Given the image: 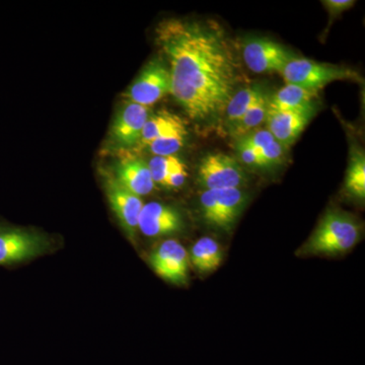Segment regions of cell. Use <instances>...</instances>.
Instances as JSON below:
<instances>
[{"mask_svg": "<svg viewBox=\"0 0 365 365\" xmlns=\"http://www.w3.org/2000/svg\"><path fill=\"white\" fill-rule=\"evenodd\" d=\"M155 42L169 61L170 93L191 119L225 112L239 81L234 50L215 24L163 21Z\"/></svg>", "mask_w": 365, "mask_h": 365, "instance_id": "cell-1", "label": "cell"}, {"mask_svg": "<svg viewBox=\"0 0 365 365\" xmlns=\"http://www.w3.org/2000/svg\"><path fill=\"white\" fill-rule=\"evenodd\" d=\"M52 249L51 240L43 232L0 222V266L24 263Z\"/></svg>", "mask_w": 365, "mask_h": 365, "instance_id": "cell-2", "label": "cell"}, {"mask_svg": "<svg viewBox=\"0 0 365 365\" xmlns=\"http://www.w3.org/2000/svg\"><path fill=\"white\" fill-rule=\"evenodd\" d=\"M359 225L350 216L338 211H330L322 220L306 247L314 254L344 253L359 242Z\"/></svg>", "mask_w": 365, "mask_h": 365, "instance_id": "cell-3", "label": "cell"}, {"mask_svg": "<svg viewBox=\"0 0 365 365\" xmlns=\"http://www.w3.org/2000/svg\"><path fill=\"white\" fill-rule=\"evenodd\" d=\"M280 73L287 83L317 91L336 81H362L361 76L352 69L295 57Z\"/></svg>", "mask_w": 365, "mask_h": 365, "instance_id": "cell-4", "label": "cell"}, {"mask_svg": "<svg viewBox=\"0 0 365 365\" xmlns=\"http://www.w3.org/2000/svg\"><path fill=\"white\" fill-rule=\"evenodd\" d=\"M200 203L206 222L228 232L246 205L247 195L241 188L206 190Z\"/></svg>", "mask_w": 365, "mask_h": 365, "instance_id": "cell-5", "label": "cell"}, {"mask_svg": "<svg viewBox=\"0 0 365 365\" xmlns=\"http://www.w3.org/2000/svg\"><path fill=\"white\" fill-rule=\"evenodd\" d=\"M170 93L169 67L162 60L153 59L146 64L125 96L129 103L150 107Z\"/></svg>", "mask_w": 365, "mask_h": 365, "instance_id": "cell-6", "label": "cell"}, {"mask_svg": "<svg viewBox=\"0 0 365 365\" xmlns=\"http://www.w3.org/2000/svg\"><path fill=\"white\" fill-rule=\"evenodd\" d=\"M199 182L206 190L241 188L246 174L237 160L225 153H210L198 168Z\"/></svg>", "mask_w": 365, "mask_h": 365, "instance_id": "cell-7", "label": "cell"}, {"mask_svg": "<svg viewBox=\"0 0 365 365\" xmlns=\"http://www.w3.org/2000/svg\"><path fill=\"white\" fill-rule=\"evenodd\" d=\"M242 58L247 66L256 73H280L294 56L279 43L265 38H256L244 45Z\"/></svg>", "mask_w": 365, "mask_h": 365, "instance_id": "cell-8", "label": "cell"}, {"mask_svg": "<svg viewBox=\"0 0 365 365\" xmlns=\"http://www.w3.org/2000/svg\"><path fill=\"white\" fill-rule=\"evenodd\" d=\"M105 188L112 210L129 239L133 241L138 230L139 216L144 206L141 197L124 188L116 178L110 174L106 175Z\"/></svg>", "mask_w": 365, "mask_h": 365, "instance_id": "cell-9", "label": "cell"}, {"mask_svg": "<svg viewBox=\"0 0 365 365\" xmlns=\"http://www.w3.org/2000/svg\"><path fill=\"white\" fill-rule=\"evenodd\" d=\"M150 262L151 267L163 279L174 284H184L188 280V253L175 240L160 244L151 253Z\"/></svg>", "mask_w": 365, "mask_h": 365, "instance_id": "cell-10", "label": "cell"}, {"mask_svg": "<svg viewBox=\"0 0 365 365\" xmlns=\"http://www.w3.org/2000/svg\"><path fill=\"white\" fill-rule=\"evenodd\" d=\"M150 117V107L127 102L113 123L111 137L114 143L122 148L138 145L144 125Z\"/></svg>", "mask_w": 365, "mask_h": 365, "instance_id": "cell-11", "label": "cell"}, {"mask_svg": "<svg viewBox=\"0 0 365 365\" xmlns=\"http://www.w3.org/2000/svg\"><path fill=\"white\" fill-rule=\"evenodd\" d=\"M182 227L184 222L179 211L165 204H145L139 216L138 230L145 237H158L177 234Z\"/></svg>", "mask_w": 365, "mask_h": 365, "instance_id": "cell-12", "label": "cell"}, {"mask_svg": "<svg viewBox=\"0 0 365 365\" xmlns=\"http://www.w3.org/2000/svg\"><path fill=\"white\" fill-rule=\"evenodd\" d=\"M312 116L313 112L268 109L265 122L267 124V130L272 134L274 139L287 148L304 131Z\"/></svg>", "mask_w": 365, "mask_h": 365, "instance_id": "cell-13", "label": "cell"}, {"mask_svg": "<svg viewBox=\"0 0 365 365\" xmlns=\"http://www.w3.org/2000/svg\"><path fill=\"white\" fill-rule=\"evenodd\" d=\"M115 178L124 188L139 197L148 195L155 186L148 163L143 158H122L117 163Z\"/></svg>", "mask_w": 365, "mask_h": 365, "instance_id": "cell-14", "label": "cell"}, {"mask_svg": "<svg viewBox=\"0 0 365 365\" xmlns=\"http://www.w3.org/2000/svg\"><path fill=\"white\" fill-rule=\"evenodd\" d=\"M319 91L309 90L292 83L280 88L272 98H268V109L280 111L314 112V98Z\"/></svg>", "mask_w": 365, "mask_h": 365, "instance_id": "cell-15", "label": "cell"}, {"mask_svg": "<svg viewBox=\"0 0 365 365\" xmlns=\"http://www.w3.org/2000/svg\"><path fill=\"white\" fill-rule=\"evenodd\" d=\"M222 249L215 240L205 237L198 240L191 250V261L201 272H210L220 265Z\"/></svg>", "mask_w": 365, "mask_h": 365, "instance_id": "cell-16", "label": "cell"}, {"mask_svg": "<svg viewBox=\"0 0 365 365\" xmlns=\"http://www.w3.org/2000/svg\"><path fill=\"white\" fill-rule=\"evenodd\" d=\"M184 124L185 122L178 115L163 110V111H160L148 118V121L144 125L140 140H139L137 148L148 146L158 137L162 136L163 134L167 133V132Z\"/></svg>", "mask_w": 365, "mask_h": 365, "instance_id": "cell-17", "label": "cell"}, {"mask_svg": "<svg viewBox=\"0 0 365 365\" xmlns=\"http://www.w3.org/2000/svg\"><path fill=\"white\" fill-rule=\"evenodd\" d=\"M260 86H254L242 88L234 93L225 107V113L227 122L232 127L239 123L251 106L263 95Z\"/></svg>", "mask_w": 365, "mask_h": 365, "instance_id": "cell-18", "label": "cell"}, {"mask_svg": "<svg viewBox=\"0 0 365 365\" xmlns=\"http://www.w3.org/2000/svg\"><path fill=\"white\" fill-rule=\"evenodd\" d=\"M268 112V98L265 93L261 96L247 111L239 123L232 128V135L244 137L253 132L257 127L266 121Z\"/></svg>", "mask_w": 365, "mask_h": 365, "instance_id": "cell-19", "label": "cell"}, {"mask_svg": "<svg viewBox=\"0 0 365 365\" xmlns=\"http://www.w3.org/2000/svg\"><path fill=\"white\" fill-rule=\"evenodd\" d=\"M187 135L188 130L186 124L181 125L158 137L148 145V148L157 157H172L184 146Z\"/></svg>", "mask_w": 365, "mask_h": 365, "instance_id": "cell-20", "label": "cell"}, {"mask_svg": "<svg viewBox=\"0 0 365 365\" xmlns=\"http://www.w3.org/2000/svg\"><path fill=\"white\" fill-rule=\"evenodd\" d=\"M346 189L357 198H365V157L364 151H354L346 177Z\"/></svg>", "mask_w": 365, "mask_h": 365, "instance_id": "cell-21", "label": "cell"}, {"mask_svg": "<svg viewBox=\"0 0 365 365\" xmlns=\"http://www.w3.org/2000/svg\"><path fill=\"white\" fill-rule=\"evenodd\" d=\"M180 163L179 158L172 155V157H157L155 155L148 163L151 177H153L155 184H160L165 186V180L170 173V170Z\"/></svg>", "mask_w": 365, "mask_h": 365, "instance_id": "cell-22", "label": "cell"}, {"mask_svg": "<svg viewBox=\"0 0 365 365\" xmlns=\"http://www.w3.org/2000/svg\"><path fill=\"white\" fill-rule=\"evenodd\" d=\"M285 148L274 140L272 143L264 148L263 150L259 153L260 155V160H259V167L269 168L273 165H279L284 158Z\"/></svg>", "mask_w": 365, "mask_h": 365, "instance_id": "cell-23", "label": "cell"}, {"mask_svg": "<svg viewBox=\"0 0 365 365\" xmlns=\"http://www.w3.org/2000/svg\"><path fill=\"white\" fill-rule=\"evenodd\" d=\"M274 140L275 139L267 129H261V130L253 131L247 134L246 136L241 137L239 141L251 146L260 153L264 148L272 143Z\"/></svg>", "mask_w": 365, "mask_h": 365, "instance_id": "cell-24", "label": "cell"}, {"mask_svg": "<svg viewBox=\"0 0 365 365\" xmlns=\"http://www.w3.org/2000/svg\"><path fill=\"white\" fill-rule=\"evenodd\" d=\"M187 177H188V172H187L186 165L180 160L176 167L170 170L169 176L165 180V186L169 188H179L184 185Z\"/></svg>", "mask_w": 365, "mask_h": 365, "instance_id": "cell-25", "label": "cell"}, {"mask_svg": "<svg viewBox=\"0 0 365 365\" xmlns=\"http://www.w3.org/2000/svg\"><path fill=\"white\" fill-rule=\"evenodd\" d=\"M237 151H239L240 158H241V160L245 165L259 167L260 155H259L258 150L239 141V143H237Z\"/></svg>", "mask_w": 365, "mask_h": 365, "instance_id": "cell-26", "label": "cell"}, {"mask_svg": "<svg viewBox=\"0 0 365 365\" xmlns=\"http://www.w3.org/2000/svg\"><path fill=\"white\" fill-rule=\"evenodd\" d=\"M323 4L328 9L329 13L337 14L343 13L354 6L355 1H352V0H326V1H323Z\"/></svg>", "mask_w": 365, "mask_h": 365, "instance_id": "cell-27", "label": "cell"}]
</instances>
